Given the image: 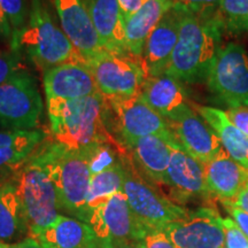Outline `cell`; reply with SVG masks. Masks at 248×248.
<instances>
[{
	"label": "cell",
	"mask_w": 248,
	"mask_h": 248,
	"mask_svg": "<svg viewBox=\"0 0 248 248\" xmlns=\"http://www.w3.org/2000/svg\"><path fill=\"white\" fill-rule=\"evenodd\" d=\"M123 185L124 169L120 156V161H117L113 166L91 176L88 195H86V207H88L89 215L92 210L106 203L111 195L123 191Z\"/></svg>",
	"instance_id": "cell-27"
},
{
	"label": "cell",
	"mask_w": 248,
	"mask_h": 248,
	"mask_svg": "<svg viewBox=\"0 0 248 248\" xmlns=\"http://www.w3.org/2000/svg\"><path fill=\"white\" fill-rule=\"evenodd\" d=\"M28 234L14 178L0 184V241L7 244Z\"/></svg>",
	"instance_id": "cell-26"
},
{
	"label": "cell",
	"mask_w": 248,
	"mask_h": 248,
	"mask_svg": "<svg viewBox=\"0 0 248 248\" xmlns=\"http://www.w3.org/2000/svg\"><path fill=\"white\" fill-rule=\"evenodd\" d=\"M169 1H171V2H172V0H169Z\"/></svg>",
	"instance_id": "cell-41"
},
{
	"label": "cell",
	"mask_w": 248,
	"mask_h": 248,
	"mask_svg": "<svg viewBox=\"0 0 248 248\" xmlns=\"http://www.w3.org/2000/svg\"><path fill=\"white\" fill-rule=\"evenodd\" d=\"M222 203L224 206V208L231 215V218L238 225V228L248 238V213L245 212L244 209L239 208V207L234 206L231 202H229V201H222Z\"/></svg>",
	"instance_id": "cell-34"
},
{
	"label": "cell",
	"mask_w": 248,
	"mask_h": 248,
	"mask_svg": "<svg viewBox=\"0 0 248 248\" xmlns=\"http://www.w3.org/2000/svg\"><path fill=\"white\" fill-rule=\"evenodd\" d=\"M222 0H172L173 7L200 15L216 13Z\"/></svg>",
	"instance_id": "cell-30"
},
{
	"label": "cell",
	"mask_w": 248,
	"mask_h": 248,
	"mask_svg": "<svg viewBox=\"0 0 248 248\" xmlns=\"http://www.w3.org/2000/svg\"><path fill=\"white\" fill-rule=\"evenodd\" d=\"M47 139L43 130L0 131V173L13 176L26 164Z\"/></svg>",
	"instance_id": "cell-21"
},
{
	"label": "cell",
	"mask_w": 248,
	"mask_h": 248,
	"mask_svg": "<svg viewBox=\"0 0 248 248\" xmlns=\"http://www.w3.org/2000/svg\"><path fill=\"white\" fill-rule=\"evenodd\" d=\"M173 145H179L176 138L146 136L129 144L125 151L142 176L154 184L164 185Z\"/></svg>",
	"instance_id": "cell-18"
},
{
	"label": "cell",
	"mask_w": 248,
	"mask_h": 248,
	"mask_svg": "<svg viewBox=\"0 0 248 248\" xmlns=\"http://www.w3.org/2000/svg\"><path fill=\"white\" fill-rule=\"evenodd\" d=\"M116 248H140V247H139V245L137 243H135V244L123 245V246H120V247H116Z\"/></svg>",
	"instance_id": "cell-39"
},
{
	"label": "cell",
	"mask_w": 248,
	"mask_h": 248,
	"mask_svg": "<svg viewBox=\"0 0 248 248\" xmlns=\"http://www.w3.org/2000/svg\"><path fill=\"white\" fill-rule=\"evenodd\" d=\"M167 122L183 150L201 163L213 160L224 150L216 132L193 109L191 104Z\"/></svg>",
	"instance_id": "cell-14"
},
{
	"label": "cell",
	"mask_w": 248,
	"mask_h": 248,
	"mask_svg": "<svg viewBox=\"0 0 248 248\" xmlns=\"http://www.w3.org/2000/svg\"><path fill=\"white\" fill-rule=\"evenodd\" d=\"M49 131L51 140L74 152H92L105 145L122 147L110 135L107 101L100 92L67 104L49 124Z\"/></svg>",
	"instance_id": "cell-2"
},
{
	"label": "cell",
	"mask_w": 248,
	"mask_h": 248,
	"mask_svg": "<svg viewBox=\"0 0 248 248\" xmlns=\"http://www.w3.org/2000/svg\"><path fill=\"white\" fill-rule=\"evenodd\" d=\"M35 239L44 248H100L89 224L64 215H59Z\"/></svg>",
	"instance_id": "cell-23"
},
{
	"label": "cell",
	"mask_w": 248,
	"mask_h": 248,
	"mask_svg": "<svg viewBox=\"0 0 248 248\" xmlns=\"http://www.w3.org/2000/svg\"><path fill=\"white\" fill-rule=\"evenodd\" d=\"M203 168L209 193L221 201L234 199L248 185V169L231 159L224 150L203 163Z\"/></svg>",
	"instance_id": "cell-20"
},
{
	"label": "cell",
	"mask_w": 248,
	"mask_h": 248,
	"mask_svg": "<svg viewBox=\"0 0 248 248\" xmlns=\"http://www.w3.org/2000/svg\"><path fill=\"white\" fill-rule=\"evenodd\" d=\"M191 106L216 132L229 156L248 169V136L228 119L224 110L194 102H191Z\"/></svg>",
	"instance_id": "cell-25"
},
{
	"label": "cell",
	"mask_w": 248,
	"mask_h": 248,
	"mask_svg": "<svg viewBox=\"0 0 248 248\" xmlns=\"http://www.w3.org/2000/svg\"><path fill=\"white\" fill-rule=\"evenodd\" d=\"M44 92L51 124L70 101L89 97L99 91L85 62H67L45 71Z\"/></svg>",
	"instance_id": "cell-11"
},
{
	"label": "cell",
	"mask_w": 248,
	"mask_h": 248,
	"mask_svg": "<svg viewBox=\"0 0 248 248\" xmlns=\"http://www.w3.org/2000/svg\"><path fill=\"white\" fill-rule=\"evenodd\" d=\"M12 35L13 33H12L11 24H9L7 17L0 7V38H9L12 40Z\"/></svg>",
	"instance_id": "cell-36"
},
{
	"label": "cell",
	"mask_w": 248,
	"mask_h": 248,
	"mask_svg": "<svg viewBox=\"0 0 248 248\" xmlns=\"http://www.w3.org/2000/svg\"><path fill=\"white\" fill-rule=\"evenodd\" d=\"M228 119L237 126L240 131L248 136V107L229 108L224 110Z\"/></svg>",
	"instance_id": "cell-33"
},
{
	"label": "cell",
	"mask_w": 248,
	"mask_h": 248,
	"mask_svg": "<svg viewBox=\"0 0 248 248\" xmlns=\"http://www.w3.org/2000/svg\"><path fill=\"white\" fill-rule=\"evenodd\" d=\"M106 101L108 126L116 133V140L124 150L132 141L146 136L175 138L167 120L142 99L140 93Z\"/></svg>",
	"instance_id": "cell-7"
},
{
	"label": "cell",
	"mask_w": 248,
	"mask_h": 248,
	"mask_svg": "<svg viewBox=\"0 0 248 248\" xmlns=\"http://www.w3.org/2000/svg\"><path fill=\"white\" fill-rule=\"evenodd\" d=\"M85 4L102 47L110 53L131 57L126 48L125 20L117 0H85Z\"/></svg>",
	"instance_id": "cell-19"
},
{
	"label": "cell",
	"mask_w": 248,
	"mask_h": 248,
	"mask_svg": "<svg viewBox=\"0 0 248 248\" xmlns=\"http://www.w3.org/2000/svg\"><path fill=\"white\" fill-rule=\"evenodd\" d=\"M13 178L17 186L28 235L36 238L60 215L57 191L38 150Z\"/></svg>",
	"instance_id": "cell-5"
},
{
	"label": "cell",
	"mask_w": 248,
	"mask_h": 248,
	"mask_svg": "<svg viewBox=\"0 0 248 248\" xmlns=\"http://www.w3.org/2000/svg\"><path fill=\"white\" fill-rule=\"evenodd\" d=\"M86 224L94 231L100 248L138 243L146 229L132 213L123 191L111 195L106 203L92 210Z\"/></svg>",
	"instance_id": "cell-10"
},
{
	"label": "cell",
	"mask_w": 248,
	"mask_h": 248,
	"mask_svg": "<svg viewBox=\"0 0 248 248\" xmlns=\"http://www.w3.org/2000/svg\"><path fill=\"white\" fill-rule=\"evenodd\" d=\"M139 93L142 99L166 120H170L191 104L183 83L167 74L147 76Z\"/></svg>",
	"instance_id": "cell-22"
},
{
	"label": "cell",
	"mask_w": 248,
	"mask_h": 248,
	"mask_svg": "<svg viewBox=\"0 0 248 248\" xmlns=\"http://www.w3.org/2000/svg\"><path fill=\"white\" fill-rule=\"evenodd\" d=\"M43 100L37 80L20 69L0 84V125L6 130H37Z\"/></svg>",
	"instance_id": "cell-8"
},
{
	"label": "cell",
	"mask_w": 248,
	"mask_h": 248,
	"mask_svg": "<svg viewBox=\"0 0 248 248\" xmlns=\"http://www.w3.org/2000/svg\"><path fill=\"white\" fill-rule=\"evenodd\" d=\"M61 29L86 62L104 53L84 0H54Z\"/></svg>",
	"instance_id": "cell-15"
},
{
	"label": "cell",
	"mask_w": 248,
	"mask_h": 248,
	"mask_svg": "<svg viewBox=\"0 0 248 248\" xmlns=\"http://www.w3.org/2000/svg\"><path fill=\"white\" fill-rule=\"evenodd\" d=\"M11 248H44L38 243V240H36L35 238L28 237L26 239L18 241V243L11 245Z\"/></svg>",
	"instance_id": "cell-38"
},
{
	"label": "cell",
	"mask_w": 248,
	"mask_h": 248,
	"mask_svg": "<svg viewBox=\"0 0 248 248\" xmlns=\"http://www.w3.org/2000/svg\"><path fill=\"white\" fill-rule=\"evenodd\" d=\"M86 64L98 91L106 99L137 94L147 77L141 62L129 55L105 51L86 62Z\"/></svg>",
	"instance_id": "cell-12"
},
{
	"label": "cell",
	"mask_w": 248,
	"mask_h": 248,
	"mask_svg": "<svg viewBox=\"0 0 248 248\" xmlns=\"http://www.w3.org/2000/svg\"><path fill=\"white\" fill-rule=\"evenodd\" d=\"M181 12L171 7L163 15L146 40L141 64L147 76L166 74L178 40Z\"/></svg>",
	"instance_id": "cell-17"
},
{
	"label": "cell",
	"mask_w": 248,
	"mask_h": 248,
	"mask_svg": "<svg viewBox=\"0 0 248 248\" xmlns=\"http://www.w3.org/2000/svg\"><path fill=\"white\" fill-rule=\"evenodd\" d=\"M172 7L169 0H146L131 16L125 18V38L128 53L141 62L146 40L163 15Z\"/></svg>",
	"instance_id": "cell-24"
},
{
	"label": "cell",
	"mask_w": 248,
	"mask_h": 248,
	"mask_svg": "<svg viewBox=\"0 0 248 248\" xmlns=\"http://www.w3.org/2000/svg\"><path fill=\"white\" fill-rule=\"evenodd\" d=\"M223 217L212 207H200L161 229L177 248H225Z\"/></svg>",
	"instance_id": "cell-13"
},
{
	"label": "cell",
	"mask_w": 248,
	"mask_h": 248,
	"mask_svg": "<svg viewBox=\"0 0 248 248\" xmlns=\"http://www.w3.org/2000/svg\"><path fill=\"white\" fill-rule=\"evenodd\" d=\"M0 248H11V245L6 244V243H2V241H0Z\"/></svg>",
	"instance_id": "cell-40"
},
{
	"label": "cell",
	"mask_w": 248,
	"mask_h": 248,
	"mask_svg": "<svg viewBox=\"0 0 248 248\" xmlns=\"http://www.w3.org/2000/svg\"><path fill=\"white\" fill-rule=\"evenodd\" d=\"M179 12L178 40L166 74L188 84L206 82L224 31L216 13L200 15L182 9Z\"/></svg>",
	"instance_id": "cell-1"
},
{
	"label": "cell",
	"mask_w": 248,
	"mask_h": 248,
	"mask_svg": "<svg viewBox=\"0 0 248 248\" xmlns=\"http://www.w3.org/2000/svg\"><path fill=\"white\" fill-rule=\"evenodd\" d=\"M247 186H248V185H247Z\"/></svg>",
	"instance_id": "cell-42"
},
{
	"label": "cell",
	"mask_w": 248,
	"mask_h": 248,
	"mask_svg": "<svg viewBox=\"0 0 248 248\" xmlns=\"http://www.w3.org/2000/svg\"><path fill=\"white\" fill-rule=\"evenodd\" d=\"M140 248H177L160 229H145L137 243Z\"/></svg>",
	"instance_id": "cell-31"
},
{
	"label": "cell",
	"mask_w": 248,
	"mask_h": 248,
	"mask_svg": "<svg viewBox=\"0 0 248 248\" xmlns=\"http://www.w3.org/2000/svg\"><path fill=\"white\" fill-rule=\"evenodd\" d=\"M38 154L54 184L60 210L74 218L88 222L86 195L92 176L91 152L69 151L46 139L38 148Z\"/></svg>",
	"instance_id": "cell-3"
},
{
	"label": "cell",
	"mask_w": 248,
	"mask_h": 248,
	"mask_svg": "<svg viewBox=\"0 0 248 248\" xmlns=\"http://www.w3.org/2000/svg\"><path fill=\"white\" fill-rule=\"evenodd\" d=\"M145 1L146 0H117L121 11H122L124 20L131 16L133 13H136L144 5Z\"/></svg>",
	"instance_id": "cell-35"
},
{
	"label": "cell",
	"mask_w": 248,
	"mask_h": 248,
	"mask_svg": "<svg viewBox=\"0 0 248 248\" xmlns=\"http://www.w3.org/2000/svg\"><path fill=\"white\" fill-rule=\"evenodd\" d=\"M209 91L230 108L248 107V54L235 43L221 46L206 79Z\"/></svg>",
	"instance_id": "cell-9"
},
{
	"label": "cell",
	"mask_w": 248,
	"mask_h": 248,
	"mask_svg": "<svg viewBox=\"0 0 248 248\" xmlns=\"http://www.w3.org/2000/svg\"><path fill=\"white\" fill-rule=\"evenodd\" d=\"M0 7L7 17L12 28V49L17 51V43L26 28L30 14L28 0H0Z\"/></svg>",
	"instance_id": "cell-29"
},
{
	"label": "cell",
	"mask_w": 248,
	"mask_h": 248,
	"mask_svg": "<svg viewBox=\"0 0 248 248\" xmlns=\"http://www.w3.org/2000/svg\"><path fill=\"white\" fill-rule=\"evenodd\" d=\"M21 68V54L18 51H0V84Z\"/></svg>",
	"instance_id": "cell-32"
},
{
	"label": "cell",
	"mask_w": 248,
	"mask_h": 248,
	"mask_svg": "<svg viewBox=\"0 0 248 248\" xmlns=\"http://www.w3.org/2000/svg\"><path fill=\"white\" fill-rule=\"evenodd\" d=\"M16 49L24 52L29 61L44 73L67 62H84L43 0H30L29 20Z\"/></svg>",
	"instance_id": "cell-4"
},
{
	"label": "cell",
	"mask_w": 248,
	"mask_h": 248,
	"mask_svg": "<svg viewBox=\"0 0 248 248\" xmlns=\"http://www.w3.org/2000/svg\"><path fill=\"white\" fill-rule=\"evenodd\" d=\"M216 15L224 33L238 36L248 32V0H222Z\"/></svg>",
	"instance_id": "cell-28"
},
{
	"label": "cell",
	"mask_w": 248,
	"mask_h": 248,
	"mask_svg": "<svg viewBox=\"0 0 248 248\" xmlns=\"http://www.w3.org/2000/svg\"><path fill=\"white\" fill-rule=\"evenodd\" d=\"M229 202H231L232 204L239 207V208L244 209L245 212L248 213V186H246L244 190H241L240 193L234 199L229 201Z\"/></svg>",
	"instance_id": "cell-37"
},
{
	"label": "cell",
	"mask_w": 248,
	"mask_h": 248,
	"mask_svg": "<svg viewBox=\"0 0 248 248\" xmlns=\"http://www.w3.org/2000/svg\"><path fill=\"white\" fill-rule=\"evenodd\" d=\"M120 156L124 169L123 192L132 213L145 228L161 230L188 213L184 207L164 197L153 183L144 179L129 153L121 151Z\"/></svg>",
	"instance_id": "cell-6"
},
{
	"label": "cell",
	"mask_w": 248,
	"mask_h": 248,
	"mask_svg": "<svg viewBox=\"0 0 248 248\" xmlns=\"http://www.w3.org/2000/svg\"><path fill=\"white\" fill-rule=\"evenodd\" d=\"M164 185L170 188L173 199L181 203L195 198L208 199L212 197L207 187L203 163L186 153L181 145L172 146Z\"/></svg>",
	"instance_id": "cell-16"
}]
</instances>
